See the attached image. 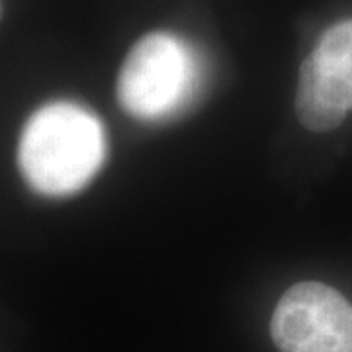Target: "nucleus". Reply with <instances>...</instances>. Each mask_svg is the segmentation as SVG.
Instances as JSON below:
<instances>
[{
	"mask_svg": "<svg viewBox=\"0 0 352 352\" xmlns=\"http://www.w3.org/2000/svg\"><path fill=\"white\" fill-rule=\"evenodd\" d=\"M106 157L104 127L94 113L71 102L41 106L25 122L18 166L43 196H69L85 188Z\"/></svg>",
	"mask_w": 352,
	"mask_h": 352,
	"instance_id": "1",
	"label": "nucleus"
},
{
	"mask_svg": "<svg viewBox=\"0 0 352 352\" xmlns=\"http://www.w3.org/2000/svg\"><path fill=\"white\" fill-rule=\"evenodd\" d=\"M196 59L180 39L153 32L139 39L122 63L116 96L138 120H163L178 112L196 90Z\"/></svg>",
	"mask_w": 352,
	"mask_h": 352,
	"instance_id": "2",
	"label": "nucleus"
},
{
	"mask_svg": "<svg viewBox=\"0 0 352 352\" xmlns=\"http://www.w3.org/2000/svg\"><path fill=\"white\" fill-rule=\"evenodd\" d=\"M280 352H352V303L321 282L284 292L270 321Z\"/></svg>",
	"mask_w": 352,
	"mask_h": 352,
	"instance_id": "3",
	"label": "nucleus"
},
{
	"mask_svg": "<svg viewBox=\"0 0 352 352\" xmlns=\"http://www.w3.org/2000/svg\"><path fill=\"white\" fill-rule=\"evenodd\" d=\"M352 112V20L333 24L302 63L296 113L305 129L325 133Z\"/></svg>",
	"mask_w": 352,
	"mask_h": 352,
	"instance_id": "4",
	"label": "nucleus"
}]
</instances>
